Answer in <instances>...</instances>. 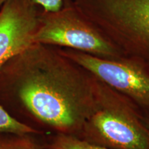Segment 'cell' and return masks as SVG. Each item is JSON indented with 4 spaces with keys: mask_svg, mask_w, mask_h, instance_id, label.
<instances>
[{
    "mask_svg": "<svg viewBox=\"0 0 149 149\" xmlns=\"http://www.w3.org/2000/svg\"><path fill=\"white\" fill-rule=\"evenodd\" d=\"M44 149H111L90 144L86 141L64 134L42 135Z\"/></svg>",
    "mask_w": 149,
    "mask_h": 149,
    "instance_id": "ba28073f",
    "label": "cell"
},
{
    "mask_svg": "<svg viewBox=\"0 0 149 149\" xmlns=\"http://www.w3.org/2000/svg\"><path fill=\"white\" fill-rule=\"evenodd\" d=\"M94 79L59 47L35 43L0 70V104L40 135L77 137L92 107Z\"/></svg>",
    "mask_w": 149,
    "mask_h": 149,
    "instance_id": "6da1fadb",
    "label": "cell"
},
{
    "mask_svg": "<svg viewBox=\"0 0 149 149\" xmlns=\"http://www.w3.org/2000/svg\"><path fill=\"white\" fill-rule=\"evenodd\" d=\"M43 10L47 12H55L63 6L64 0H31Z\"/></svg>",
    "mask_w": 149,
    "mask_h": 149,
    "instance_id": "30bf717a",
    "label": "cell"
},
{
    "mask_svg": "<svg viewBox=\"0 0 149 149\" xmlns=\"http://www.w3.org/2000/svg\"><path fill=\"white\" fill-rule=\"evenodd\" d=\"M74 3L124 58L149 72V0H74Z\"/></svg>",
    "mask_w": 149,
    "mask_h": 149,
    "instance_id": "3957f363",
    "label": "cell"
},
{
    "mask_svg": "<svg viewBox=\"0 0 149 149\" xmlns=\"http://www.w3.org/2000/svg\"><path fill=\"white\" fill-rule=\"evenodd\" d=\"M60 48L65 55L125 97L143 115H149V72L140 65L126 58L108 59Z\"/></svg>",
    "mask_w": 149,
    "mask_h": 149,
    "instance_id": "5b68a950",
    "label": "cell"
},
{
    "mask_svg": "<svg viewBox=\"0 0 149 149\" xmlns=\"http://www.w3.org/2000/svg\"><path fill=\"white\" fill-rule=\"evenodd\" d=\"M31 0H6L0 10V70L35 44L41 10Z\"/></svg>",
    "mask_w": 149,
    "mask_h": 149,
    "instance_id": "8992f818",
    "label": "cell"
},
{
    "mask_svg": "<svg viewBox=\"0 0 149 149\" xmlns=\"http://www.w3.org/2000/svg\"><path fill=\"white\" fill-rule=\"evenodd\" d=\"M143 119H144V122L148 126L149 128V115H143Z\"/></svg>",
    "mask_w": 149,
    "mask_h": 149,
    "instance_id": "8fae6325",
    "label": "cell"
},
{
    "mask_svg": "<svg viewBox=\"0 0 149 149\" xmlns=\"http://www.w3.org/2000/svg\"><path fill=\"white\" fill-rule=\"evenodd\" d=\"M75 137L111 149H149V128L142 113L96 77L92 107Z\"/></svg>",
    "mask_w": 149,
    "mask_h": 149,
    "instance_id": "7a4b0ae2",
    "label": "cell"
},
{
    "mask_svg": "<svg viewBox=\"0 0 149 149\" xmlns=\"http://www.w3.org/2000/svg\"><path fill=\"white\" fill-rule=\"evenodd\" d=\"M34 41L101 58H124L120 51L80 15L71 0H64L63 6L55 12L41 10Z\"/></svg>",
    "mask_w": 149,
    "mask_h": 149,
    "instance_id": "277c9868",
    "label": "cell"
},
{
    "mask_svg": "<svg viewBox=\"0 0 149 149\" xmlns=\"http://www.w3.org/2000/svg\"><path fill=\"white\" fill-rule=\"evenodd\" d=\"M6 1V0H0V6H1V5H2Z\"/></svg>",
    "mask_w": 149,
    "mask_h": 149,
    "instance_id": "7c38bea8",
    "label": "cell"
},
{
    "mask_svg": "<svg viewBox=\"0 0 149 149\" xmlns=\"http://www.w3.org/2000/svg\"><path fill=\"white\" fill-rule=\"evenodd\" d=\"M0 149H44L42 135L0 133Z\"/></svg>",
    "mask_w": 149,
    "mask_h": 149,
    "instance_id": "52a82bcc",
    "label": "cell"
},
{
    "mask_svg": "<svg viewBox=\"0 0 149 149\" xmlns=\"http://www.w3.org/2000/svg\"><path fill=\"white\" fill-rule=\"evenodd\" d=\"M0 133H12L17 134H36L38 132L22 124L14 118L0 104Z\"/></svg>",
    "mask_w": 149,
    "mask_h": 149,
    "instance_id": "9c48e42d",
    "label": "cell"
}]
</instances>
